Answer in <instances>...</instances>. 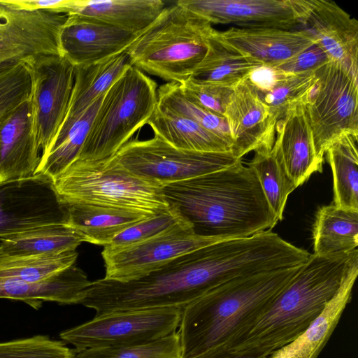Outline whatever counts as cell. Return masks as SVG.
Masks as SVG:
<instances>
[{"label": "cell", "mask_w": 358, "mask_h": 358, "mask_svg": "<svg viewBox=\"0 0 358 358\" xmlns=\"http://www.w3.org/2000/svg\"><path fill=\"white\" fill-rule=\"evenodd\" d=\"M83 236L66 224L38 227L0 238V252L13 255H50L76 250Z\"/></svg>", "instance_id": "cell-32"}, {"label": "cell", "mask_w": 358, "mask_h": 358, "mask_svg": "<svg viewBox=\"0 0 358 358\" xmlns=\"http://www.w3.org/2000/svg\"><path fill=\"white\" fill-rule=\"evenodd\" d=\"M237 159L252 152L271 150L277 120L248 78L233 89L224 112Z\"/></svg>", "instance_id": "cell-16"}, {"label": "cell", "mask_w": 358, "mask_h": 358, "mask_svg": "<svg viewBox=\"0 0 358 358\" xmlns=\"http://www.w3.org/2000/svg\"><path fill=\"white\" fill-rule=\"evenodd\" d=\"M31 77L24 61L10 62L0 69V122L31 97Z\"/></svg>", "instance_id": "cell-39"}, {"label": "cell", "mask_w": 358, "mask_h": 358, "mask_svg": "<svg viewBox=\"0 0 358 358\" xmlns=\"http://www.w3.org/2000/svg\"><path fill=\"white\" fill-rule=\"evenodd\" d=\"M74 358H181L180 336L176 331L143 344L89 348L76 352Z\"/></svg>", "instance_id": "cell-37"}, {"label": "cell", "mask_w": 358, "mask_h": 358, "mask_svg": "<svg viewBox=\"0 0 358 358\" xmlns=\"http://www.w3.org/2000/svg\"><path fill=\"white\" fill-rule=\"evenodd\" d=\"M358 275V259L350 267L342 285L321 314L298 337L263 358H317L337 327Z\"/></svg>", "instance_id": "cell-23"}, {"label": "cell", "mask_w": 358, "mask_h": 358, "mask_svg": "<svg viewBox=\"0 0 358 358\" xmlns=\"http://www.w3.org/2000/svg\"><path fill=\"white\" fill-rule=\"evenodd\" d=\"M206 47L203 58L189 78L217 83L234 88L254 71L264 66L224 43L214 28L207 36Z\"/></svg>", "instance_id": "cell-29"}, {"label": "cell", "mask_w": 358, "mask_h": 358, "mask_svg": "<svg viewBox=\"0 0 358 358\" xmlns=\"http://www.w3.org/2000/svg\"><path fill=\"white\" fill-rule=\"evenodd\" d=\"M24 61L31 77V101L42 157L66 116L74 85L75 66L62 55H38Z\"/></svg>", "instance_id": "cell-11"}, {"label": "cell", "mask_w": 358, "mask_h": 358, "mask_svg": "<svg viewBox=\"0 0 358 358\" xmlns=\"http://www.w3.org/2000/svg\"><path fill=\"white\" fill-rule=\"evenodd\" d=\"M303 264L234 278L185 306L178 331L181 358L222 348L249 329Z\"/></svg>", "instance_id": "cell-3"}, {"label": "cell", "mask_w": 358, "mask_h": 358, "mask_svg": "<svg viewBox=\"0 0 358 358\" xmlns=\"http://www.w3.org/2000/svg\"><path fill=\"white\" fill-rule=\"evenodd\" d=\"M180 86L184 95L192 102L222 117L234 89L217 83L191 78Z\"/></svg>", "instance_id": "cell-41"}, {"label": "cell", "mask_w": 358, "mask_h": 358, "mask_svg": "<svg viewBox=\"0 0 358 358\" xmlns=\"http://www.w3.org/2000/svg\"><path fill=\"white\" fill-rule=\"evenodd\" d=\"M76 250L39 255H13L0 252V278L36 282L76 264Z\"/></svg>", "instance_id": "cell-35"}, {"label": "cell", "mask_w": 358, "mask_h": 358, "mask_svg": "<svg viewBox=\"0 0 358 358\" xmlns=\"http://www.w3.org/2000/svg\"><path fill=\"white\" fill-rule=\"evenodd\" d=\"M357 259V249L327 255L311 254L257 321L218 348L266 356L290 343L321 314Z\"/></svg>", "instance_id": "cell-4"}, {"label": "cell", "mask_w": 358, "mask_h": 358, "mask_svg": "<svg viewBox=\"0 0 358 358\" xmlns=\"http://www.w3.org/2000/svg\"><path fill=\"white\" fill-rule=\"evenodd\" d=\"M66 220L67 208L49 177L35 173L0 183V238Z\"/></svg>", "instance_id": "cell-12"}, {"label": "cell", "mask_w": 358, "mask_h": 358, "mask_svg": "<svg viewBox=\"0 0 358 358\" xmlns=\"http://www.w3.org/2000/svg\"><path fill=\"white\" fill-rule=\"evenodd\" d=\"M157 104L194 121L232 144L225 117L192 102L184 95L179 83H167L162 85L157 89Z\"/></svg>", "instance_id": "cell-36"}, {"label": "cell", "mask_w": 358, "mask_h": 358, "mask_svg": "<svg viewBox=\"0 0 358 358\" xmlns=\"http://www.w3.org/2000/svg\"><path fill=\"white\" fill-rule=\"evenodd\" d=\"M305 101L289 108L277 122L272 148L297 187L313 173L322 171V163L315 155Z\"/></svg>", "instance_id": "cell-21"}, {"label": "cell", "mask_w": 358, "mask_h": 358, "mask_svg": "<svg viewBox=\"0 0 358 358\" xmlns=\"http://www.w3.org/2000/svg\"><path fill=\"white\" fill-rule=\"evenodd\" d=\"M260 354L235 352L224 349L215 348L192 358H263Z\"/></svg>", "instance_id": "cell-44"}, {"label": "cell", "mask_w": 358, "mask_h": 358, "mask_svg": "<svg viewBox=\"0 0 358 358\" xmlns=\"http://www.w3.org/2000/svg\"><path fill=\"white\" fill-rule=\"evenodd\" d=\"M12 4L27 10H57L62 12L69 0H8Z\"/></svg>", "instance_id": "cell-43"}, {"label": "cell", "mask_w": 358, "mask_h": 358, "mask_svg": "<svg viewBox=\"0 0 358 358\" xmlns=\"http://www.w3.org/2000/svg\"><path fill=\"white\" fill-rule=\"evenodd\" d=\"M65 206L93 205L154 215L169 207L162 186L141 178L112 158L95 164H71L53 180Z\"/></svg>", "instance_id": "cell-7"}, {"label": "cell", "mask_w": 358, "mask_h": 358, "mask_svg": "<svg viewBox=\"0 0 358 358\" xmlns=\"http://www.w3.org/2000/svg\"><path fill=\"white\" fill-rule=\"evenodd\" d=\"M112 159L133 175L162 187L227 168L242 159L231 152L179 149L156 135L148 140L129 141Z\"/></svg>", "instance_id": "cell-9"}, {"label": "cell", "mask_w": 358, "mask_h": 358, "mask_svg": "<svg viewBox=\"0 0 358 358\" xmlns=\"http://www.w3.org/2000/svg\"><path fill=\"white\" fill-rule=\"evenodd\" d=\"M357 140L353 136H345L325 153L333 173V204L355 210H358Z\"/></svg>", "instance_id": "cell-33"}, {"label": "cell", "mask_w": 358, "mask_h": 358, "mask_svg": "<svg viewBox=\"0 0 358 358\" xmlns=\"http://www.w3.org/2000/svg\"><path fill=\"white\" fill-rule=\"evenodd\" d=\"M328 62L323 50L315 45L282 64L271 67L287 73H301L315 71Z\"/></svg>", "instance_id": "cell-42"}, {"label": "cell", "mask_w": 358, "mask_h": 358, "mask_svg": "<svg viewBox=\"0 0 358 358\" xmlns=\"http://www.w3.org/2000/svg\"><path fill=\"white\" fill-rule=\"evenodd\" d=\"M13 62H15V61H13ZM9 62H3V61L0 60V69Z\"/></svg>", "instance_id": "cell-45"}, {"label": "cell", "mask_w": 358, "mask_h": 358, "mask_svg": "<svg viewBox=\"0 0 358 358\" xmlns=\"http://www.w3.org/2000/svg\"><path fill=\"white\" fill-rule=\"evenodd\" d=\"M220 241L199 236L187 227L124 247H105L101 252L104 278L122 282L137 279L176 257Z\"/></svg>", "instance_id": "cell-13"}, {"label": "cell", "mask_w": 358, "mask_h": 358, "mask_svg": "<svg viewBox=\"0 0 358 358\" xmlns=\"http://www.w3.org/2000/svg\"><path fill=\"white\" fill-rule=\"evenodd\" d=\"M66 224L79 232L85 242L109 245L124 229L152 215L138 211L93 205L66 206Z\"/></svg>", "instance_id": "cell-27"}, {"label": "cell", "mask_w": 358, "mask_h": 358, "mask_svg": "<svg viewBox=\"0 0 358 358\" xmlns=\"http://www.w3.org/2000/svg\"><path fill=\"white\" fill-rule=\"evenodd\" d=\"M40 160L30 97L0 122V183L34 176Z\"/></svg>", "instance_id": "cell-19"}, {"label": "cell", "mask_w": 358, "mask_h": 358, "mask_svg": "<svg viewBox=\"0 0 358 358\" xmlns=\"http://www.w3.org/2000/svg\"><path fill=\"white\" fill-rule=\"evenodd\" d=\"M227 45L266 66H275L316 45L306 29L285 30L274 28H238L217 30Z\"/></svg>", "instance_id": "cell-20"}, {"label": "cell", "mask_w": 358, "mask_h": 358, "mask_svg": "<svg viewBox=\"0 0 358 358\" xmlns=\"http://www.w3.org/2000/svg\"><path fill=\"white\" fill-rule=\"evenodd\" d=\"M305 109L317 159L345 136L358 137V79L328 62L315 71Z\"/></svg>", "instance_id": "cell-8"}, {"label": "cell", "mask_w": 358, "mask_h": 358, "mask_svg": "<svg viewBox=\"0 0 358 358\" xmlns=\"http://www.w3.org/2000/svg\"><path fill=\"white\" fill-rule=\"evenodd\" d=\"M76 350L48 336L0 342V358H74Z\"/></svg>", "instance_id": "cell-40"}, {"label": "cell", "mask_w": 358, "mask_h": 358, "mask_svg": "<svg viewBox=\"0 0 358 358\" xmlns=\"http://www.w3.org/2000/svg\"><path fill=\"white\" fill-rule=\"evenodd\" d=\"M138 36L94 17L70 14L59 34L61 54L75 66L88 65L127 50Z\"/></svg>", "instance_id": "cell-17"}, {"label": "cell", "mask_w": 358, "mask_h": 358, "mask_svg": "<svg viewBox=\"0 0 358 358\" xmlns=\"http://www.w3.org/2000/svg\"><path fill=\"white\" fill-rule=\"evenodd\" d=\"M67 17L57 10H27L8 0H0V60L62 55L59 34Z\"/></svg>", "instance_id": "cell-15"}, {"label": "cell", "mask_w": 358, "mask_h": 358, "mask_svg": "<svg viewBox=\"0 0 358 358\" xmlns=\"http://www.w3.org/2000/svg\"><path fill=\"white\" fill-rule=\"evenodd\" d=\"M248 80L278 121L294 106L306 101L315 83V71L290 73L262 66Z\"/></svg>", "instance_id": "cell-25"}, {"label": "cell", "mask_w": 358, "mask_h": 358, "mask_svg": "<svg viewBox=\"0 0 358 358\" xmlns=\"http://www.w3.org/2000/svg\"><path fill=\"white\" fill-rule=\"evenodd\" d=\"M157 106L155 81L137 68L129 67L105 94L73 163L90 164L112 158L147 123Z\"/></svg>", "instance_id": "cell-6"}, {"label": "cell", "mask_w": 358, "mask_h": 358, "mask_svg": "<svg viewBox=\"0 0 358 358\" xmlns=\"http://www.w3.org/2000/svg\"><path fill=\"white\" fill-rule=\"evenodd\" d=\"M90 282L87 274L75 264L41 281L0 278V299L22 301L36 309L41 307L43 301L79 304Z\"/></svg>", "instance_id": "cell-22"}, {"label": "cell", "mask_w": 358, "mask_h": 358, "mask_svg": "<svg viewBox=\"0 0 358 358\" xmlns=\"http://www.w3.org/2000/svg\"><path fill=\"white\" fill-rule=\"evenodd\" d=\"M303 28L314 37L316 45L335 63L358 79V22L337 3L311 0ZM302 28V29H303Z\"/></svg>", "instance_id": "cell-18"}, {"label": "cell", "mask_w": 358, "mask_h": 358, "mask_svg": "<svg viewBox=\"0 0 358 358\" xmlns=\"http://www.w3.org/2000/svg\"><path fill=\"white\" fill-rule=\"evenodd\" d=\"M187 227L192 225L176 206L169 204L166 209L124 229L106 247L119 248L135 244Z\"/></svg>", "instance_id": "cell-38"}, {"label": "cell", "mask_w": 358, "mask_h": 358, "mask_svg": "<svg viewBox=\"0 0 358 358\" xmlns=\"http://www.w3.org/2000/svg\"><path fill=\"white\" fill-rule=\"evenodd\" d=\"M277 246L268 232L218 241L176 257L137 279L91 282L79 304L96 316L109 313L185 306L234 278L278 266Z\"/></svg>", "instance_id": "cell-1"}, {"label": "cell", "mask_w": 358, "mask_h": 358, "mask_svg": "<svg viewBox=\"0 0 358 358\" xmlns=\"http://www.w3.org/2000/svg\"><path fill=\"white\" fill-rule=\"evenodd\" d=\"M155 135L175 148L199 152H231V143L194 121L157 104L147 123Z\"/></svg>", "instance_id": "cell-28"}, {"label": "cell", "mask_w": 358, "mask_h": 358, "mask_svg": "<svg viewBox=\"0 0 358 358\" xmlns=\"http://www.w3.org/2000/svg\"><path fill=\"white\" fill-rule=\"evenodd\" d=\"M103 96L73 120L62 123L47 153L41 157L35 173L54 180L78 158Z\"/></svg>", "instance_id": "cell-30"}, {"label": "cell", "mask_w": 358, "mask_h": 358, "mask_svg": "<svg viewBox=\"0 0 358 358\" xmlns=\"http://www.w3.org/2000/svg\"><path fill=\"white\" fill-rule=\"evenodd\" d=\"M256 174L278 221H281L288 196L297 187L280 156L273 150L255 152L247 164Z\"/></svg>", "instance_id": "cell-34"}, {"label": "cell", "mask_w": 358, "mask_h": 358, "mask_svg": "<svg viewBox=\"0 0 358 358\" xmlns=\"http://www.w3.org/2000/svg\"><path fill=\"white\" fill-rule=\"evenodd\" d=\"M182 309L148 308L97 315L59 334L76 352L89 348L143 344L167 336L178 329Z\"/></svg>", "instance_id": "cell-10"}, {"label": "cell", "mask_w": 358, "mask_h": 358, "mask_svg": "<svg viewBox=\"0 0 358 358\" xmlns=\"http://www.w3.org/2000/svg\"><path fill=\"white\" fill-rule=\"evenodd\" d=\"M176 3L211 24L294 30L304 26L311 0H179Z\"/></svg>", "instance_id": "cell-14"}, {"label": "cell", "mask_w": 358, "mask_h": 358, "mask_svg": "<svg viewBox=\"0 0 358 358\" xmlns=\"http://www.w3.org/2000/svg\"><path fill=\"white\" fill-rule=\"evenodd\" d=\"M165 8L161 0H69L62 12L94 17L140 35Z\"/></svg>", "instance_id": "cell-24"}, {"label": "cell", "mask_w": 358, "mask_h": 358, "mask_svg": "<svg viewBox=\"0 0 358 358\" xmlns=\"http://www.w3.org/2000/svg\"><path fill=\"white\" fill-rule=\"evenodd\" d=\"M315 255L345 253L358 245V210L334 204L320 207L313 230Z\"/></svg>", "instance_id": "cell-31"}, {"label": "cell", "mask_w": 358, "mask_h": 358, "mask_svg": "<svg viewBox=\"0 0 358 358\" xmlns=\"http://www.w3.org/2000/svg\"><path fill=\"white\" fill-rule=\"evenodd\" d=\"M213 27L202 17L176 3L127 49L133 66L168 83L188 80L206 52Z\"/></svg>", "instance_id": "cell-5"}, {"label": "cell", "mask_w": 358, "mask_h": 358, "mask_svg": "<svg viewBox=\"0 0 358 358\" xmlns=\"http://www.w3.org/2000/svg\"><path fill=\"white\" fill-rule=\"evenodd\" d=\"M132 66L131 59L125 50L96 63L75 66L71 99L64 122L73 120L81 115L94 101L104 96Z\"/></svg>", "instance_id": "cell-26"}, {"label": "cell", "mask_w": 358, "mask_h": 358, "mask_svg": "<svg viewBox=\"0 0 358 358\" xmlns=\"http://www.w3.org/2000/svg\"><path fill=\"white\" fill-rule=\"evenodd\" d=\"M163 195L201 236L228 240L271 231L278 222L254 171L236 164L165 185Z\"/></svg>", "instance_id": "cell-2"}]
</instances>
